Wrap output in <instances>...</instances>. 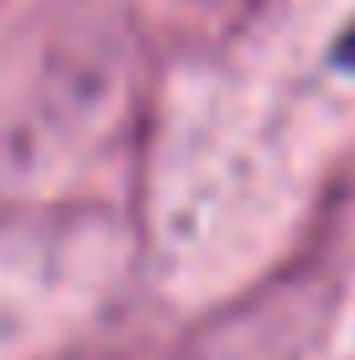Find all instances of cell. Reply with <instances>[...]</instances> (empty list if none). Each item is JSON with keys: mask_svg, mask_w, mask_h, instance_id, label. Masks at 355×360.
<instances>
[{"mask_svg": "<svg viewBox=\"0 0 355 360\" xmlns=\"http://www.w3.org/2000/svg\"><path fill=\"white\" fill-rule=\"evenodd\" d=\"M335 63H345V68L355 73V21L345 27V37H340V42H335Z\"/></svg>", "mask_w": 355, "mask_h": 360, "instance_id": "cell-1", "label": "cell"}]
</instances>
